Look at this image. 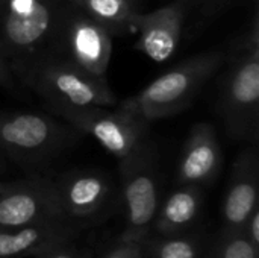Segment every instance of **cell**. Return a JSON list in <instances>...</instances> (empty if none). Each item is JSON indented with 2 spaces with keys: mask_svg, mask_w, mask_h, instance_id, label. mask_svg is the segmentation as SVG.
<instances>
[{
  "mask_svg": "<svg viewBox=\"0 0 259 258\" xmlns=\"http://www.w3.org/2000/svg\"><path fill=\"white\" fill-rule=\"evenodd\" d=\"M235 0H199L197 5L200 6V14L205 18H212L222 11H225L229 5Z\"/></svg>",
  "mask_w": 259,
  "mask_h": 258,
  "instance_id": "obj_21",
  "label": "cell"
},
{
  "mask_svg": "<svg viewBox=\"0 0 259 258\" xmlns=\"http://www.w3.org/2000/svg\"><path fill=\"white\" fill-rule=\"evenodd\" d=\"M219 113L231 137L256 140L259 122V32L255 15L252 32L225 73Z\"/></svg>",
  "mask_w": 259,
  "mask_h": 258,
  "instance_id": "obj_2",
  "label": "cell"
},
{
  "mask_svg": "<svg viewBox=\"0 0 259 258\" xmlns=\"http://www.w3.org/2000/svg\"><path fill=\"white\" fill-rule=\"evenodd\" d=\"M55 184L62 213L74 220L99 213L111 192L109 179L97 172H73Z\"/></svg>",
  "mask_w": 259,
  "mask_h": 258,
  "instance_id": "obj_13",
  "label": "cell"
},
{
  "mask_svg": "<svg viewBox=\"0 0 259 258\" xmlns=\"http://www.w3.org/2000/svg\"><path fill=\"white\" fill-rule=\"evenodd\" d=\"M67 217L62 213L56 184L35 178L17 182H0V230Z\"/></svg>",
  "mask_w": 259,
  "mask_h": 258,
  "instance_id": "obj_5",
  "label": "cell"
},
{
  "mask_svg": "<svg viewBox=\"0 0 259 258\" xmlns=\"http://www.w3.org/2000/svg\"><path fill=\"white\" fill-rule=\"evenodd\" d=\"M243 230H244L246 236L249 237V240L252 242V245L259 249V207L250 214V217L247 219Z\"/></svg>",
  "mask_w": 259,
  "mask_h": 258,
  "instance_id": "obj_22",
  "label": "cell"
},
{
  "mask_svg": "<svg viewBox=\"0 0 259 258\" xmlns=\"http://www.w3.org/2000/svg\"><path fill=\"white\" fill-rule=\"evenodd\" d=\"M202 205V189L199 186L182 184L159 204L152 230L162 236L185 233L197 220Z\"/></svg>",
  "mask_w": 259,
  "mask_h": 258,
  "instance_id": "obj_15",
  "label": "cell"
},
{
  "mask_svg": "<svg viewBox=\"0 0 259 258\" xmlns=\"http://www.w3.org/2000/svg\"><path fill=\"white\" fill-rule=\"evenodd\" d=\"M2 30L8 44L27 49L36 44L49 30L50 8L42 0H8Z\"/></svg>",
  "mask_w": 259,
  "mask_h": 258,
  "instance_id": "obj_14",
  "label": "cell"
},
{
  "mask_svg": "<svg viewBox=\"0 0 259 258\" xmlns=\"http://www.w3.org/2000/svg\"><path fill=\"white\" fill-rule=\"evenodd\" d=\"M76 3L109 32L129 27L132 15L137 12V0H76Z\"/></svg>",
  "mask_w": 259,
  "mask_h": 258,
  "instance_id": "obj_17",
  "label": "cell"
},
{
  "mask_svg": "<svg viewBox=\"0 0 259 258\" xmlns=\"http://www.w3.org/2000/svg\"><path fill=\"white\" fill-rule=\"evenodd\" d=\"M259 163L256 149L240 154L234 163L222 207V233L240 231L258 208Z\"/></svg>",
  "mask_w": 259,
  "mask_h": 258,
  "instance_id": "obj_9",
  "label": "cell"
},
{
  "mask_svg": "<svg viewBox=\"0 0 259 258\" xmlns=\"http://www.w3.org/2000/svg\"><path fill=\"white\" fill-rule=\"evenodd\" d=\"M35 258H80V249L76 246V240L64 242L41 251Z\"/></svg>",
  "mask_w": 259,
  "mask_h": 258,
  "instance_id": "obj_19",
  "label": "cell"
},
{
  "mask_svg": "<svg viewBox=\"0 0 259 258\" xmlns=\"http://www.w3.org/2000/svg\"><path fill=\"white\" fill-rule=\"evenodd\" d=\"M6 169V163H5V160H3V154L0 152V172H3Z\"/></svg>",
  "mask_w": 259,
  "mask_h": 258,
  "instance_id": "obj_24",
  "label": "cell"
},
{
  "mask_svg": "<svg viewBox=\"0 0 259 258\" xmlns=\"http://www.w3.org/2000/svg\"><path fill=\"white\" fill-rule=\"evenodd\" d=\"M39 87L53 105L73 108L114 106L117 97L105 78H96L74 64H50L39 76Z\"/></svg>",
  "mask_w": 259,
  "mask_h": 258,
  "instance_id": "obj_7",
  "label": "cell"
},
{
  "mask_svg": "<svg viewBox=\"0 0 259 258\" xmlns=\"http://www.w3.org/2000/svg\"><path fill=\"white\" fill-rule=\"evenodd\" d=\"M143 255V246L137 242H127L121 240V243L115 248H112L105 258H141Z\"/></svg>",
  "mask_w": 259,
  "mask_h": 258,
  "instance_id": "obj_20",
  "label": "cell"
},
{
  "mask_svg": "<svg viewBox=\"0 0 259 258\" xmlns=\"http://www.w3.org/2000/svg\"><path fill=\"white\" fill-rule=\"evenodd\" d=\"M73 2H76V0H73Z\"/></svg>",
  "mask_w": 259,
  "mask_h": 258,
  "instance_id": "obj_28",
  "label": "cell"
},
{
  "mask_svg": "<svg viewBox=\"0 0 259 258\" xmlns=\"http://www.w3.org/2000/svg\"><path fill=\"white\" fill-rule=\"evenodd\" d=\"M141 258H149V257H147V255H146V254L143 252V255H141Z\"/></svg>",
  "mask_w": 259,
  "mask_h": 258,
  "instance_id": "obj_26",
  "label": "cell"
},
{
  "mask_svg": "<svg viewBox=\"0 0 259 258\" xmlns=\"http://www.w3.org/2000/svg\"><path fill=\"white\" fill-rule=\"evenodd\" d=\"M187 6L185 0H175L152 12H135L129 21L138 32L135 47L153 62L168 61L179 46Z\"/></svg>",
  "mask_w": 259,
  "mask_h": 258,
  "instance_id": "obj_8",
  "label": "cell"
},
{
  "mask_svg": "<svg viewBox=\"0 0 259 258\" xmlns=\"http://www.w3.org/2000/svg\"><path fill=\"white\" fill-rule=\"evenodd\" d=\"M228 59L225 52H205L181 62L156 78L135 96L118 106L147 123L184 111L199 94L202 87L220 70Z\"/></svg>",
  "mask_w": 259,
  "mask_h": 258,
  "instance_id": "obj_1",
  "label": "cell"
},
{
  "mask_svg": "<svg viewBox=\"0 0 259 258\" xmlns=\"http://www.w3.org/2000/svg\"><path fill=\"white\" fill-rule=\"evenodd\" d=\"M222 166V148L215 129L211 123L199 122L190 131L184 144L178 182L191 186H205L215 179Z\"/></svg>",
  "mask_w": 259,
  "mask_h": 258,
  "instance_id": "obj_11",
  "label": "cell"
},
{
  "mask_svg": "<svg viewBox=\"0 0 259 258\" xmlns=\"http://www.w3.org/2000/svg\"><path fill=\"white\" fill-rule=\"evenodd\" d=\"M185 2H187V3H190V2H191V3H194V5H197V2H199V0H185Z\"/></svg>",
  "mask_w": 259,
  "mask_h": 258,
  "instance_id": "obj_25",
  "label": "cell"
},
{
  "mask_svg": "<svg viewBox=\"0 0 259 258\" xmlns=\"http://www.w3.org/2000/svg\"><path fill=\"white\" fill-rule=\"evenodd\" d=\"M68 123L93 137L105 151L120 161L134 154L146 140L147 122L141 117L121 109H106L103 106L73 108L53 105Z\"/></svg>",
  "mask_w": 259,
  "mask_h": 258,
  "instance_id": "obj_4",
  "label": "cell"
},
{
  "mask_svg": "<svg viewBox=\"0 0 259 258\" xmlns=\"http://www.w3.org/2000/svg\"><path fill=\"white\" fill-rule=\"evenodd\" d=\"M5 2H8V0H5Z\"/></svg>",
  "mask_w": 259,
  "mask_h": 258,
  "instance_id": "obj_27",
  "label": "cell"
},
{
  "mask_svg": "<svg viewBox=\"0 0 259 258\" xmlns=\"http://www.w3.org/2000/svg\"><path fill=\"white\" fill-rule=\"evenodd\" d=\"M202 258H259V249L252 245L244 230L222 233L214 246Z\"/></svg>",
  "mask_w": 259,
  "mask_h": 258,
  "instance_id": "obj_18",
  "label": "cell"
},
{
  "mask_svg": "<svg viewBox=\"0 0 259 258\" xmlns=\"http://www.w3.org/2000/svg\"><path fill=\"white\" fill-rule=\"evenodd\" d=\"M64 138V129L44 114L0 113V152L18 161L44 158Z\"/></svg>",
  "mask_w": 259,
  "mask_h": 258,
  "instance_id": "obj_6",
  "label": "cell"
},
{
  "mask_svg": "<svg viewBox=\"0 0 259 258\" xmlns=\"http://www.w3.org/2000/svg\"><path fill=\"white\" fill-rule=\"evenodd\" d=\"M68 47L73 64L85 73L105 78L112 55L111 32L87 17L76 18L68 32Z\"/></svg>",
  "mask_w": 259,
  "mask_h": 258,
  "instance_id": "obj_12",
  "label": "cell"
},
{
  "mask_svg": "<svg viewBox=\"0 0 259 258\" xmlns=\"http://www.w3.org/2000/svg\"><path fill=\"white\" fill-rule=\"evenodd\" d=\"M141 246L149 258H202L205 254L202 240L187 234V231L167 236L159 234L156 239H146Z\"/></svg>",
  "mask_w": 259,
  "mask_h": 258,
  "instance_id": "obj_16",
  "label": "cell"
},
{
  "mask_svg": "<svg viewBox=\"0 0 259 258\" xmlns=\"http://www.w3.org/2000/svg\"><path fill=\"white\" fill-rule=\"evenodd\" d=\"M0 85L5 88H11L12 87V76L5 64V61L0 56Z\"/></svg>",
  "mask_w": 259,
  "mask_h": 258,
  "instance_id": "obj_23",
  "label": "cell"
},
{
  "mask_svg": "<svg viewBox=\"0 0 259 258\" xmlns=\"http://www.w3.org/2000/svg\"><path fill=\"white\" fill-rule=\"evenodd\" d=\"M80 230V220L70 217L42 220L12 230H0V258L33 257L55 245L76 240Z\"/></svg>",
  "mask_w": 259,
  "mask_h": 258,
  "instance_id": "obj_10",
  "label": "cell"
},
{
  "mask_svg": "<svg viewBox=\"0 0 259 258\" xmlns=\"http://www.w3.org/2000/svg\"><path fill=\"white\" fill-rule=\"evenodd\" d=\"M120 176L124 204L121 240L143 243L149 239L161 204L155 157L146 141L120 161Z\"/></svg>",
  "mask_w": 259,
  "mask_h": 258,
  "instance_id": "obj_3",
  "label": "cell"
}]
</instances>
